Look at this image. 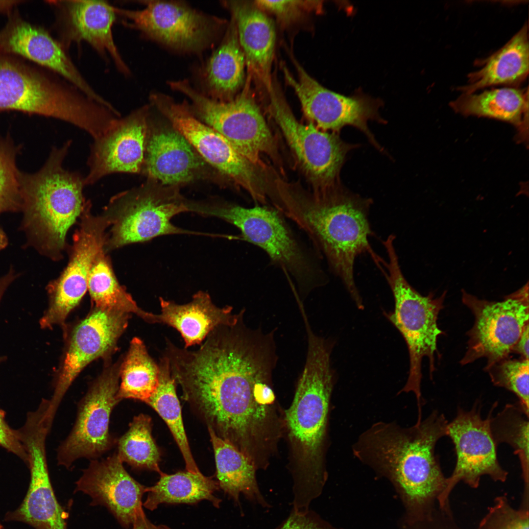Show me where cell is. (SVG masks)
<instances>
[{
	"mask_svg": "<svg viewBox=\"0 0 529 529\" xmlns=\"http://www.w3.org/2000/svg\"><path fill=\"white\" fill-rule=\"evenodd\" d=\"M264 11L269 12L281 21L288 22L295 19L304 11L320 12L321 1L313 0H264L254 1Z\"/></svg>",
	"mask_w": 529,
	"mask_h": 529,
	"instance_id": "60d3db41",
	"label": "cell"
},
{
	"mask_svg": "<svg viewBox=\"0 0 529 529\" xmlns=\"http://www.w3.org/2000/svg\"><path fill=\"white\" fill-rule=\"evenodd\" d=\"M150 106L116 120L90 145L85 186L116 173H141L144 162Z\"/></svg>",
	"mask_w": 529,
	"mask_h": 529,
	"instance_id": "ffe728a7",
	"label": "cell"
},
{
	"mask_svg": "<svg viewBox=\"0 0 529 529\" xmlns=\"http://www.w3.org/2000/svg\"><path fill=\"white\" fill-rule=\"evenodd\" d=\"M87 290L95 308L134 313L144 321L152 323L153 313L140 308L120 284L104 249L97 254L92 264Z\"/></svg>",
	"mask_w": 529,
	"mask_h": 529,
	"instance_id": "d6a6232c",
	"label": "cell"
},
{
	"mask_svg": "<svg viewBox=\"0 0 529 529\" xmlns=\"http://www.w3.org/2000/svg\"><path fill=\"white\" fill-rule=\"evenodd\" d=\"M221 4L231 14L244 53L250 78L268 92L273 81L271 68L276 32L272 21L254 1L223 0Z\"/></svg>",
	"mask_w": 529,
	"mask_h": 529,
	"instance_id": "d4e9b609",
	"label": "cell"
},
{
	"mask_svg": "<svg viewBox=\"0 0 529 529\" xmlns=\"http://www.w3.org/2000/svg\"><path fill=\"white\" fill-rule=\"evenodd\" d=\"M196 213L219 218L236 227L243 239L262 248L275 264L294 280L300 290L310 291L326 284L324 271L299 242L277 210L201 202Z\"/></svg>",
	"mask_w": 529,
	"mask_h": 529,
	"instance_id": "52a82bcc",
	"label": "cell"
},
{
	"mask_svg": "<svg viewBox=\"0 0 529 529\" xmlns=\"http://www.w3.org/2000/svg\"><path fill=\"white\" fill-rule=\"evenodd\" d=\"M243 90L234 99L222 102L204 95L186 79L168 82L169 87L187 97L199 120L224 137L245 159L259 167L264 154L275 153L272 135L252 96L248 77Z\"/></svg>",
	"mask_w": 529,
	"mask_h": 529,
	"instance_id": "8fae6325",
	"label": "cell"
},
{
	"mask_svg": "<svg viewBox=\"0 0 529 529\" xmlns=\"http://www.w3.org/2000/svg\"><path fill=\"white\" fill-rule=\"evenodd\" d=\"M26 1L20 0H0V14H10L14 8Z\"/></svg>",
	"mask_w": 529,
	"mask_h": 529,
	"instance_id": "bcb514c9",
	"label": "cell"
},
{
	"mask_svg": "<svg viewBox=\"0 0 529 529\" xmlns=\"http://www.w3.org/2000/svg\"><path fill=\"white\" fill-rule=\"evenodd\" d=\"M132 529H172L164 525H155L146 516L142 508L137 513Z\"/></svg>",
	"mask_w": 529,
	"mask_h": 529,
	"instance_id": "ee69618b",
	"label": "cell"
},
{
	"mask_svg": "<svg viewBox=\"0 0 529 529\" xmlns=\"http://www.w3.org/2000/svg\"><path fill=\"white\" fill-rule=\"evenodd\" d=\"M0 447L14 454L27 465V456L17 437L16 430L9 426L5 420V412L0 409Z\"/></svg>",
	"mask_w": 529,
	"mask_h": 529,
	"instance_id": "7bdbcfd3",
	"label": "cell"
},
{
	"mask_svg": "<svg viewBox=\"0 0 529 529\" xmlns=\"http://www.w3.org/2000/svg\"><path fill=\"white\" fill-rule=\"evenodd\" d=\"M120 366L117 363L105 368L78 403L74 425L57 450L58 465L69 468L78 459H97L117 444L109 425L111 413L121 401Z\"/></svg>",
	"mask_w": 529,
	"mask_h": 529,
	"instance_id": "5bb4252c",
	"label": "cell"
},
{
	"mask_svg": "<svg viewBox=\"0 0 529 529\" xmlns=\"http://www.w3.org/2000/svg\"><path fill=\"white\" fill-rule=\"evenodd\" d=\"M529 413L518 402L506 404L501 411L490 417V430L497 446L509 445L518 455L521 463L525 491L529 485Z\"/></svg>",
	"mask_w": 529,
	"mask_h": 529,
	"instance_id": "8d00e7d4",
	"label": "cell"
},
{
	"mask_svg": "<svg viewBox=\"0 0 529 529\" xmlns=\"http://www.w3.org/2000/svg\"><path fill=\"white\" fill-rule=\"evenodd\" d=\"M161 313L154 314V324L167 325L177 330L185 342V348L201 344L209 334L220 325L235 324L244 310L233 314V308H219L212 301L209 294L200 290L192 300L185 304L159 298Z\"/></svg>",
	"mask_w": 529,
	"mask_h": 529,
	"instance_id": "484cf974",
	"label": "cell"
},
{
	"mask_svg": "<svg viewBox=\"0 0 529 529\" xmlns=\"http://www.w3.org/2000/svg\"><path fill=\"white\" fill-rule=\"evenodd\" d=\"M149 100L211 168L245 189L254 200L265 202L267 190L259 167L242 156L218 132L196 117L187 101L176 102L158 92L150 94Z\"/></svg>",
	"mask_w": 529,
	"mask_h": 529,
	"instance_id": "7c38bea8",
	"label": "cell"
},
{
	"mask_svg": "<svg viewBox=\"0 0 529 529\" xmlns=\"http://www.w3.org/2000/svg\"><path fill=\"white\" fill-rule=\"evenodd\" d=\"M242 319L216 327L195 351L167 338L164 354L183 399L236 446L259 436L271 420L269 381L276 363L271 334L247 328Z\"/></svg>",
	"mask_w": 529,
	"mask_h": 529,
	"instance_id": "6da1fadb",
	"label": "cell"
},
{
	"mask_svg": "<svg viewBox=\"0 0 529 529\" xmlns=\"http://www.w3.org/2000/svg\"><path fill=\"white\" fill-rule=\"evenodd\" d=\"M529 360L503 359L485 370L494 385L514 393L519 403L529 413Z\"/></svg>",
	"mask_w": 529,
	"mask_h": 529,
	"instance_id": "74e56055",
	"label": "cell"
},
{
	"mask_svg": "<svg viewBox=\"0 0 529 529\" xmlns=\"http://www.w3.org/2000/svg\"><path fill=\"white\" fill-rule=\"evenodd\" d=\"M297 78L282 66L285 78L297 95L305 115L318 129L334 132L346 125L362 132L377 148L382 149L368 127L369 120L384 123L379 116L380 104L364 97H348L333 92L320 85L293 60Z\"/></svg>",
	"mask_w": 529,
	"mask_h": 529,
	"instance_id": "ac0fdd59",
	"label": "cell"
},
{
	"mask_svg": "<svg viewBox=\"0 0 529 529\" xmlns=\"http://www.w3.org/2000/svg\"><path fill=\"white\" fill-rule=\"evenodd\" d=\"M160 475L156 483L147 488L146 499L143 503L146 509L153 511L162 504L193 505L203 500L219 507L221 500L215 493L220 488L212 478L187 470L171 475L162 472Z\"/></svg>",
	"mask_w": 529,
	"mask_h": 529,
	"instance_id": "1f68e13d",
	"label": "cell"
},
{
	"mask_svg": "<svg viewBox=\"0 0 529 529\" xmlns=\"http://www.w3.org/2000/svg\"><path fill=\"white\" fill-rule=\"evenodd\" d=\"M371 204V199L339 183L312 196L283 190L274 203L304 231L361 310L364 306L354 280L355 261L366 253L375 263L380 258L369 242L373 235L368 219Z\"/></svg>",
	"mask_w": 529,
	"mask_h": 529,
	"instance_id": "7a4b0ae2",
	"label": "cell"
},
{
	"mask_svg": "<svg viewBox=\"0 0 529 529\" xmlns=\"http://www.w3.org/2000/svg\"><path fill=\"white\" fill-rule=\"evenodd\" d=\"M158 363L149 355L143 341L134 337L120 363L118 397L146 403L156 391L159 383Z\"/></svg>",
	"mask_w": 529,
	"mask_h": 529,
	"instance_id": "836d02e7",
	"label": "cell"
},
{
	"mask_svg": "<svg viewBox=\"0 0 529 529\" xmlns=\"http://www.w3.org/2000/svg\"><path fill=\"white\" fill-rule=\"evenodd\" d=\"M48 2L55 12L59 42L65 49L72 43L86 42L105 60L110 56L122 74H130L113 38L112 27L117 16L115 6L101 0Z\"/></svg>",
	"mask_w": 529,
	"mask_h": 529,
	"instance_id": "44dd1931",
	"label": "cell"
},
{
	"mask_svg": "<svg viewBox=\"0 0 529 529\" xmlns=\"http://www.w3.org/2000/svg\"><path fill=\"white\" fill-rule=\"evenodd\" d=\"M493 408L483 419L478 402L469 410L459 408L455 418L448 423L447 436L454 445L457 461L452 474L447 478L444 490L437 499L441 508L446 509L450 494L460 481L477 488L484 475L496 481L506 480L508 474L499 463L497 446L490 430Z\"/></svg>",
	"mask_w": 529,
	"mask_h": 529,
	"instance_id": "e0dca14e",
	"label": "cell"
},
{
	"mask_svg": "<svg viewBox=\"0 0 529 529\" xmlns=\"http://www.w3.org/2000/svg\"><path fill=\"white\" fill-rule=\"evenodd\" d=\"M159 385L145 403L152 407L168 427L182 454L187 471L200 473L191 452L182 421L181 409L168 358L163 355L158 363Z\"/></svg>",
	"mask_w": 529,
	"mask_h": 529,
	"instance_id": "e575fe53",
	"label": "cell"
},
{
	"mask_svg": "<svg viewBox=\"0 0 529 529\" xmlns=\"http://www.w3.org/2000/svg\"><path fill=\"white\" fill-rule=\"evenodd\" d=\"M277 529H332L313 511L304 512L292 510Z\"/></svg>",
	"mask_w": 529,
	"mask_h": 529,
	"instance_id": "b9f144b4",
	"label": "cell"
},
{
	"mask_svg": "<svg viewBox=\"0 0 529 529\" xmlns=\"http://www.w3.org/2000/svg\"><path fill=\"white\" fill-rule=\"evenodd\" d=\"M75 485L74 492L90 496L91 505L106 507L126 529L132 526L143 508L142 498L147 488L128 473L117 453L101 460H91Z\"/></svg>",
	"mask_w": 529,
	"mask_h": 529,
	"instance_id": "603a6c76",
	"label": "cell"
},
{
	"mask_svg": "<svg viewBox=\"0 0 529 529\" xmlns=\"http://www.w3.org/2000/svg\"><path fill=\"white\" fill-rule=\"evenodd\" d=\"M144 7H115L127 27L145 38L180 53L200 55L220 39L228 23L193 8L183 1L143 0Z\"/></svg>",
	"mask_w": 529,
	"mask_h": 529,
	"instance_id": "30bf717a",
	"label": "cell"
},
{
	"mask_svg": "<svg viewBox=\"0 0 529 529\" xmlns=\"http://www.w3.org/2000/svg\"><path fill=\"white\" fill-rule=\"evenodd\" d=\"M482 67L468 74V84L457 90L462 93L496 85L517 86L529 73L528 25L522 28L501 48L480 62Z\"/></svg>",
	"mask_w": 529,
	"mask_h": 529,
	"instance_id": "f1b7e54d",
	"label": "cell"
},
{
	"mask_svg": "<svg viewBox=\"0 0 529 529\" xmlns=\"http://www.w3.org/2000/svg\"><path fill=\"white\" fill-rule=\"evenodd\" d=\"M268 94L271 115L319 191L338 183L346 156L357 145L344 142L336 133L318 129L313 123L298 121L274 82Z\"/></svg>",
	"mask_w": 529,
	"mask_h": 529,
	"instance_id": "9a60e30c",
	"label": "cell"
},
{
	"mask_svg": "<svg viewBox=\"0 0 529 529\" xmlns=\"http://www.w3.org/2000/svg\"><path fill=\"white\" fill-rule=\"evenodd\" d=\"M221 39L198 69L200 86L195 88L211 99L226 102L234 99L245 84V58L232 18Z\"/></svg>",
	"mask_w": 529,
	"mask_h": 529,
	"instance_id": "4316f807",
	"label": "cell"
},
{
	"mask_svg": "<svg viewBox=\"0 0 529 529\" xmlns=\"http://www.w3.org/2000/svg\"><path fill=\"white\" fill-rule=\"evenodd\" d=\"M0 110L52 117L84 130L93 122L96 107L72 85L0 49Z\"/></svg>",
	"mask_w": 529,
	"mask_h": 529,
	"instance_id": "ba28073f",
	"label": "cell"
},
{
	"mask_svg": "<svg viewBox=\"0 0 529 529\" xmlns=\"http://www.w3.org/2000/svg\"><path fill=\"white\" fill-rule=\"evenodd\" d=\"M29 486L20 507L9 517L35 529H68L67 513L58 503L50 480L46 452L32 450L28 455Z\"/></svg>",
	"mask_w": 529,
	"mask_h": 529,
	"instance_id": "83f0119b",
	"label": "cell"
},
{
	"mask_svg": "<svg viewBox=\"0 0 529 529\" xmlns=\"http://www.w3.org/2000/svg\"><path fill=\"white\" fill-rule=\"evenodd\" d=\"M129 314L94 307L72 329L57 373L48 413L54 419L68 389L82 369L96 359L107 357L128 325Z\"/></svg>",
	"mask_w": 529,
	"mask_h": 529,
	"instance_id": "d6986e66",
	"label": "cell"
},
{
	"mask_svg": "<svg viewBox=\"0 0 529 529\" xmlns=\"http://www.w3.org/2000/svg\"><path fill=\"white\" fill-rule=\"evenodd\" d=\"M388 236L382 241L388 262L382 259L380 269L385 275L394 299V310L385 313L404 338L409 356V371L407 383L399 393L413 392L417 402L421 400V365L424 357L429 361L431 378L435 370L437 339L443 334L437 324L440 311L444 308L446 295L440 296L431 292L423 296L407 281L399 263L393 241Z\"/></svg>",
	"mask_w": 529,
	"mask_h": 529,
	"instance_id": "8992f818",
	"label": "cell"
},
{
	"mask_svg": "<svg viewBox=\"0 0 529 529\" xmlns=\"http://www.w3.org/2000/svg\"><path fill=\"white\" fill-rule=\"evenodd\" d=\"M73 235L68 264L58 278L48 286V306L41 318L42 329L65 325L70 313L79 303L87 290L89 273L97 254L104 249L106 230L110 225L101 214L94 215L91 203L80 217Z\"/></svg>",
	"mask_w": 529,
	"mask_h": 529,
	"instance_id": "2e32d148",
	"label": "cell"
},
{
	"mask_svg": "<svg viewBox=\"0 0 529 529\" xmlns=\"http://www.w3.org/2000/svg\"><path fill=\"white\" fill-rule=\"evenodd\" d=\"M0 529H2V526H1V525L0 524Z\"/></svg>",
	"mask_w": 529,
	"mask_h": 529,
	"instance_id": "681fc988",
	"label": "cell"
},
{
	"mask_svg": "<svg viewBox=\"0 0 529 529\" xmlns=\"http://www.w3.org/2000/svg\"><path fill=\"white\" fill-rule=\"evenodd\" d=\"M529 510H516L505 496L495 499L477 529H529Z\"/></svg>",
	"mask_w": 529,
	"mask_h": 529,
	"instance_id": "f35d334b",
	"label": "cell"
},
{
	"mask_svg": "<svg viewBox=\"0 0 529 529\" xmlns=\"http://www.w3.org/2000/svg\"><path fill=\"white\" fill-rule=\"evenodd\" d=\"M189 200L179 187L148 179L141 185L111 198L101 214L109 223L104 249L106 253L124 245L173 234H200L176 226V215L189 212Z\"/></svg>",
	"mask_w": 529,
	"mask_h": 529,
	"instance_id": "9c48e42d",
	"label": "cell"
},
{
	"mask_svg": "<svg viewBox=\"0 0 529 529\" xmlns=\"http://www.w3.org/2000/svg\"><path fill=\"white\" fill-rule=\"evenodd\" d=\"M520 354L521 358L529 360V324L524 328L512 352Z\"/></svg>",
	"mask_w": 529,
	"mask_h": 529,
	"instance_id": "f6af8a7d",
	"label": "cell"
},
{
	"mask_svg": "<svg viewBox=\"0 0 529 529\" xmlns=\"http://www.w3.org/2000/svg\"><path fill=\"white\" fill-rule=\"evenodd\" d=\"M14 279L12 273H9L0 279V302L8 286ZM4 357H0V363L4 360Z\"/></svg>",
	"mask_w": 529,
	"mask_h": 529,
	"instance_id": "7dc6e473",
	"label": "cell"
},
{
	"mask_svg": "<svg viewBox=\"0 0 529 529\" xmlns=\"http://www.w3.org/2000/svg\"><path fill=\"white\" fill-rule=\"evenodd\" d=\"M448 422L433 411L418 417L409 427L394 422L373 424L352 447L361 463L389 479L412 509L422 510L444 490L445 477L435 454V445L447 435Z\"/></svg>",
	"mask_w": 529,
	"mask_h": 529,
	"instance_id": "3957f363",
	"label": "cell"
},
{
	"mask_svg": "<svg viewBox=\"0 0 529 529\" xmlns=\"http://www.w3.org/2000/svg\"><path fill=\"white\" fill-rule=\"evenodd\" d=\"M305 367L286 424L295 450L298 470L293 488L298 501L310 503L321 492L326 479L324 448L335 375L330 365L332 346L308 331Z\"/></svg>",
	"mask_w": 529,
	"mask_h": 529,
	"instance_id": "277c9868",
	"label": "cell"
},
{
	"mask_svg": "<svg viewBox=\"0 0 529 529\" xmlns=\"http://www.w3.org/2000/svg\"><path fill=\"white\" fill-rule=\"evenodd\" d=\"M461 291L462 302L471 310L474 323L467 333V350L460 363L464 365L484 358L485 370L509 357L529 324L528 282L499 302L481 300L464 289Z\"/></svg>",
	"mask_w": 529,
	"mask_h": 529,
	"instance_id": "4fadbf2b",
	"label": "cell"
},
{
	"mask_svg": "<svg viewBox=\"0 0 529 529\" xmlns=\"http://www.w3.org/2000/svg\"><path fill=\"white\" fill-rule=\"evenodd\" d=\"M72 143L54 147L38 172L20 178L25 227L39 250L54 260L63 257L67 233L90 202L83 194L85 177L64 166Z\"/></svg>",
	"mask_w": 529,
	"mask_h": 529,
	"instance_id": "5b68a950",
	"label": "cell"
},
{
	"mask_svg": "<svg viewBox=\"0 0 529 529\" xmlns=\"http://www.w3.org/2000/svg\"><path fill=\"white\" fill-rule=\"evenodd\" d=\"M208 429L215 453L220 489L239 507L241 494L254 504L263 507H270L258 486L253 462L232 444L218 436L211 428Z\"/></svg>",
	"mask_w": 529,
	"mask_h": 529,
	"instance_id": "4dcf8cb0",
	"label": "cell"
},
{
	"mask_svg": "<svg viewBox=\"0 0 529 529\" xmlns=\"http://www.w3.org/2000/svg\"><path fill=\"white\" fill-rule=\"evenodd\" d=\"M0 30V49L30 60L60 75L94 101L104 106L108 101L82 76L60 43L43 28L24 20L13 11Z\"/></svg>",
	"mask_w": 529,
	"mask_h": 529,
	"instance_id": "7402d4cb",
	"label": "cell"
},
{
	"mask_svg": "<svg viewBox=\"0 0 529 529\" xmlns=\"http://www.w3.org/2000/svg\"><path fill=\"white\" fill-rule=\"evenodd\" d=\"M20 177L12 158L0 147V213L21 205Z\"/></svg>",
	"mask_w": 529,
	"mask_h": 529,
	"instance_id": "ab89813d",
	"label": "cell"
},
{
	"mask_svg": "<svg viewBox=\"0 0 529 529\" xmlns=\"http://www.w3.org/2000/svg\"><path fill=\"white\" fill-rule=\"evenodd\" d=\"M150 417L143 413L134 417L127 431L117 440V455L122 462L134 469H147L160 474V452L151 434Z\"/></svg>",
	"mask_w": 529,
	"mask_h": 529,
	"instance_id": "d590c367",
	"label": "cell"
},
{
	"mask_svg": "<svg viewBox=\"0 0 529 529\" xmlns=\"http://www.w3.org/2000/svg\"><path fill=\"white\" fill-rule=\"evenodd\" d=\"M450 107L462 115L492 118L513 124L518 129V141H526L528 131L529 90L504 87L479 94L462 93L450 103Z\"/></svg>",
	"mask_w": 529,
	"mask_h": 529,
	"instance_id": "f546056e",
	"label": "cell"
},
{
	"mask_svg": "<svg viewBox=\"0 0 529 529\" xmlns=\"http://www.w3.org/2000/svg\"><path fill=\"white\" fill-rule=\"evenodd\" d=\"M210 168H212L171 125H154L148 117L141 172L148 179L179 187L208 177Z\"/></svg>",
	"mask_w": 529,
	"mask_h": 529,
	"instance_id": "cb8c5ba5",
	"label": "cell"
},
{
	"mask_svg": "<svg viewBox=\"0 0 529 529\" xmlns=\"http://www.w3.org/2000/svg\"><path fill=\"white\" fill-rule=\"evenodd\" d=\"M7 240L6 235L0 227V251L7 245Z\"/></svg>",
	"mask_w": 529,
	"mask_h": 529,
	"instance_id": "c3c4849f",
	"label": "cell"
}]
</instances>
